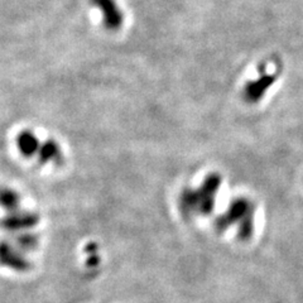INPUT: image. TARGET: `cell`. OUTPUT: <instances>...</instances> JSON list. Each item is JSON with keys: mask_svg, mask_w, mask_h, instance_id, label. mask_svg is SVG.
<instances>
[]
</instances>
